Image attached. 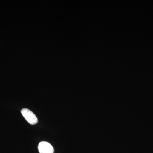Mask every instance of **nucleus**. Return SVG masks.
Here are the masks:
<instances>
[{
  "mask_svg": "<svg viewBox=\"0 0 153 153\" xmlns=\"http://www.w3.org/2000/svg\"><path fill=\"white\" fill-rule=\"evenodd\" d=\"M21 113L26 120L30 124L35 125L38 122V118L36 115L30 110L24 108L21 111Z\"/></svg>",
  "mask_w": 153,
  "mask_h": 153,
  "instance_id": "1",
  "label": "nucleus"
},
{
  "mask_svg": "<svg viewBox=\"0 0 153 153\" xmlns=\"http://www.w3.org/2000/svg\"><path fill=\"white\" fill-rule=\"evenodd\" d=\"M38 149L40 153H54V148L52 145L47 142L39 143Z\"/></svg>",
  "mask_w": 153,
  "mask_h": 153,
  "instance_id": "2",
  "label": "nucleus"
}]
</instances>
